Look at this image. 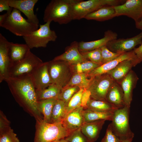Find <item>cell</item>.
Wrapping results in <instances>:
<instances>
[{
	"label": "cell",
	"mask_w": 142,
	"mask_h": 142,
	"mask_svg": "<svg viewBox=\"0 0 142 142\" xmlns=\"http://www.w3.org/2000/svg\"><path fill=\"white\" fill-rule=\"evenodd\" d=\"M6 82L15 100L24 110L36 121L43 120L38 108L36 90L30 76L10 78Z\"/></svg>",
	"instance_id": "1"
},
{
	"label": "cell",
	"mask_w": 142,
	"mask_h": 142,
	"mask_svg": "<svg viewBox=\"0 0 142 142\" xmlns=\"http://www.w3.org/2000/svg\"><path fill=\"white\" fill-rule=\"evenodd\" d=\"M73 0H52L46 7L43 19L44 22L54 21L60 24H66L73 20Z\"/></svg>",
	"instance_id": "2"
},
{
	"label": "cell",
	"mask_w": 142,
	"mask_h": 142,
	"mask_svg": "<svg viewBox=\"0 0 142 142\" xmlns=\"http://www.w3.org/2000/svg\"><path fill=\"white\" fill-rule=\"evenodd\" d=\"M36 121L34 142H54L65 138L71 132L62 122L51 123L43 120Z\"/></svg>",
	"instance_id": "3"
},
{
	"label": "cell",
	"mask_w": 142,
	"mask_h": 142,
	"mask_svg": "<svg viewBox=\"0 0 142 142\" xmlns=\"http://www.w3.org/2000/svg\"><path fill=\"white\" fill-rule=\"evenodd\" d=\"M7 13V16L0 26L14 35L23 37L27 36L38 29L39 24L26 19L18 9L13 8L11 12Z\"/></svg>",
	"instance_id": "4"
},
{
	"label": "cell",
	"mask_w": 142,
	"mask_h": 142,
	"mask_svg": "<svg viewBox=\"0 0 142 142\" xmlns=\"http://www.w3.org/2000/svg\"><path fill=\"white\" fill-rule=\"evenodd\" d=\"M122 0H73L72 4L73 20L84 18L88 14L103 7L115 6L122 4Z\"/></svg>",
	"instance_id": "5"
},
{
	"label": "cell",
	"mask_w": 142,
	"mask_h": 142,
	"mask_svg": "<svg viewBox=\"0 0 142 142\" xmlns=\"http://www.w3.org/2000/svg\"><path fill=\"white\" fill-rule=\"evenodd\" d=\"M130 107L126 106L116 109L113 112L112 122L109 125L120 141L133 138L134 136L130 127Z\"/></svg>",
	"instance_id": "6"
},
{
	"label": "cell",
	"mask_w": 142,
	"mask_h": 142,
	"mask_svg": "<svg viewBox=\"0 0 142 142\" xmlns=\"http://www.w3.org/2000/svg\"><path fill=\"white\" fill-rule=\"evenodd\" d=\"M51 22L48 21L40 24L39 28L29 35L23 37L26 44L30 49L46 47L50 41H55L57 37L56 32L50 29Z\"/></svg>",
	"instance_id": "7"
},
{
	"label": "cell",
	"mask_w": 142,
	"mask_h": 142,
	"mask_svg": "<svg viewBox=\"0 0 142 142\" xmlns=\"http://www.w3.org/2000/svg\"><path fill=\"white\" fill-rule=\"evenodd\" d=\"M43 63L39 58L30 50L23 59L11 66L9 72V78L30 76Z\"/></svg>",
	"instance_id": "8"
},
{
	"label": "cell",
	"mask_w": 142,
	"mask_h": 142,
	"mask_svg": "<svg viewBox=\"0 0 142 142\" xmlns=\"http://www.w3.org/2000/svg\"><path fill=\"white\" fill-rule=\"evenodd\" d=\"M48 70L52 83L65 87L73 74L71 65L66 62L53 60L48 62Z\"/></svg>",
	"instance_id": "9"
},
{
	"label": "cell",
	"mask_w": 142,
	"mask_h": 142,
	"mask_svg": "<svg viewBox=\"0 0 142 142\" xmlns=\"http://www.w3.org/2000/svg\"><path fill=\"white\" fill-rule=\"evenodd\" d=\"M91 78L92 80L87 89L91 93V98L105 100L108 92L114 81L108 73Z\"/></svg>",
	"instance_id": "10"
},
{
	"label": "cell",
	"mask_w": 142,
	"mask_h": 142,
	"mask_svg": "<svg viewBox=\"0 0 142 142\" xmlns=\"http://www.w3.org/2000/svg\"><path fill=\"white\" fill-rule=\"evenodd\" d=\"M116 16H125L133 19L135 23L142 18V0H127L123 4L114 6Z\"/></svg>",
	"instance_id": "11"
},
{
	"label": "cell",
	"mask_w": 142,
	"mask_h": 142,
	"mask_svg": "<svg viewBox=\"0 0 142 142\" xmlns=\"http://www.w3.org/2000/svg\"><path fill=\"white\" fill-rule=\"evenodd\" d=\"M142 44V31L130 38L113 40L109 42L106 46L113 52L122 54L132 50L136 46Z\"/></svg>",
	"instance_id": "12"
},
{
	"label": "cell",
	"mask_w": 142,
	"mask_h": 142,
	"mask_svg": "<svg viewBox=\"0 0 142 142\" xmlns=\"http://www.w3.org/2000/svg\"><path fill=\"white\" fill-rule=\"evenodd\" d=\"M9 42L0 33V82L9 78L11 63L8 55Z\"/></svg>",
	"instance_id": "13"
},
{
	"label": "cell",
	"mask_w": 142,
	"mask_h": 142,
	"mask_svg": "<svg viewBox=\"0 0 142 142\" xmlns=\"http://www.w3.org/2000/svg\"><path fill=\"white\" fill-rule=\"evenodd\" d=\"M30 77L36 90H43L52 84L48 72V62H43L33 72Z\"/></svg>",
	"instance_id": "14"
},
{
	"label": "cell",
	"mask_w": 142,
	"mask_h": 142,
	"mask_svg": "<svg viewBox=\"0 0 142 142\" xmlns=\"http://www.w3.org/2000/svg\"><path fill=\"white\" fill-rule=\"evenodd\" d=\"M38 0H8L9 5L22 12L30 22L39 24V20L34 8Z\"/></svg>",
	"instance_id": "15"
},
{
	"label": "cell",
	"mask_w": 142,
	"mask_h": 142,
	"mask_svg": "<svg viewBox=\"0 0 142 142\" xmlns=\"http://www.w3.org/2000/svg\"><path fill=\"white\" fill-rule=\"evenodd\" d=\"M139 58L133 50L123 53L116 59L102 64L89 73L90 78L107 73L115 68L120 63L125 60Z\"/></svg>",
	"instance_id": "16"
},
{
	"label": "cell",
	"mask_w": 142,
	"mask_h": 142,
	"mask_svg": "<svg viewBox=\"0 0 142 142\" xmlns=\"http://www.w3.org/2000/svg\"><path fill=\"white\" fill-rule=\"evenodd\" d=\"M84 111L80 106L67 113L62 122L63 126L70 132L81 128L85 122Z\"/></svg>",
	"instance_id": "17"
},
{
	"label": "cell",
	"mask_w": 142,
	"mask_h": 142,
	"mask_svg": "<svg viewBox=\"0 0 142 142\" xmlns=\"http://www.w3.org/2000/svg\"><path fill=\"white\" fill-rule=\"evenodd\" d=\"M141 62L142 60L139 58L125 60L121 62L107 73L115 82L120 84L131 70L132 68Z\"/></svg>",
	"instance_id": "18"
},
{
	"label": "cell",
	"mask_w": 142,
	"mask_h": 142,
	"mask_svg": "<svg viewBox=\"0 0 142 142\" xmlns=\"http://www.w3.org/2000/svg\"><path fill=\"white\" fill-rule=\"evenodd\" d=\"M53 60L64 61L70 65H75L87 60L79 51L78 43L77 41L72 42L64 53L55 57Z\"/></svg>",
	"instance_id": "19"
},
{
	"label": "cell",
	"mask_w": 142,
	"mask_h": 142,
	"mask_svg": "<svg viewBox=\"0 0 142 142\" xmlns=\"http://www.w3.org/2000/svg\"><path fill=\"white\" fill-rule=\"evenodd\" d=\"M138 80L136 73L131 70L120 83L124 93L125 106L130 108L133 99V90Z\"/></svg>",
	"instance_id": "20"
},
{
	"label": "cell",
	"mask_w": 142,
	"mask_h": 142,
	"mask_svg": "<svg viewBox=\"0 0 142 142\" xmlns=\"http://www.w3.org/2000/svg\"><path fill=\"white\" fill-rule=\"evenodd\" d=\"M117 34L111 30L105 33L103 38L95 40L90 42L82 41L78 43V48L81 53L86 52L100 48L106 45L110 41L117 39Z\"/></svg>",
	"instance_id": "21"
},
{
	"label": "cell",
	"mask_w": 142,
	"mask_h": 142,
	"mask_svg": "<svg viewBox=\"0 0 142 142\" xmlns=\"http://www.w3.org/2000/svg\"><path fill=\"white\" fill-rule=\"evenodd\" d=\"M123 90L118 83L114 82L106 94L105 100L116 109L124 106Z\"/></svg>",
	"instance_id": "22"
},
{
	"label": "cell",
	"mask_w": 142,
	"mask_h": 142,
	"mask_svg": "<svg viewBox=\"0 0 142 142\" xmlns=\"http://www.w3.org/2000/svg\"><path fill=\"white\" fill-rule=\"evenodd\" d=\"M30 51V49L26 44L14 43L9 42L8 55L11 66L23 59Z\"/></svg>",
	"instance_id": "23"
},
{
	"label": "cell",
	"mask_w": 142,
	"mask_h": 142,
	"mask_svg": "<svg viewBox=\"0 0 142 142\" xmlns=\"http://www.w3.org/2000/svg\"><path fill=\"white\" fill-rule=\"evenodd\" d=\"M105 120H101L85 122L81 128L82 133L91 142H94L98 138Z\"/></svg>",
	"instance_id": "24"
},
{
	"label": "cell",
	"mask_w": 142,
	"mask_h": 142,
	"mask_svg": "<svg viewBox=\"0 0 142 142\" xmlns=\"http://www.w3.org/2000/svg\"><path fill=\"white\" fill-rule=\"evenodd\" d=\"M116 17V11L114 6H106L88 14L84 18L88 20L103 21Z\"/></svg>",
	"instance_id": "25"
},
{
	"label": "cell",
	"mask_w": 142,
	"mask_h": 142,
	"mask_svg": "<svg viewBox=\"0 0 142 142\" xmlns=\"http://www.w3.org/2000/svg\"><path fill=\"white\" fill-rule=\"evenodd\" d=\"M59 99L53 98L38 101V109L43 116V120L50 123L53 106Z\"/></svg>",
	"instance_id": "26"
},
{
	"label": "cell",
	"mask_w": 142,
	"mask_h": 142,
	"mask_svg": "<svg viewBox=\"0 0 142 142\" xmlns=\"http://www.w3.org/2000/svg\"><path fill=\"white\" fill-rule=\"evenodd\" d=\"M62 88L59 86L52 83L43 90H36L38 100L53 98L59 99Z\"/></svg>",
	"instance_id": "27"
},
{
	"label": "cell",
	"mask_w": 142,
	"mask_h": 142,
	"mask_svg": "<svg viewBox=\"0 0 142 142\" xmlns=\"http://www.w3.org/2000/svg\"><path fill=\"white\" fill-rule=\"evenodd\" d=\"M92 79V78L89 77L88 74L74 73L65 87L76 86L87 89Z\"/></svg>",
	"instance_id": "28"
},
{
	"label": "cell",
	"mask_w": 142,
	"mask_h": 142,
	"mask_svg": "<svg viewBox=\"0 0 142 142\" xmlns=\"http://www.w3.org/2000/svg\"><path fill=\"white\" fill-rule=\"evenodd\" d=\"M87 109L104 112H114L117 109L106 100H96L91 98L87 103Z\"/></svg>",
	"instance_id": "29"
},
{
	"label": "cell",
	"mask_w": 142,
	"mask_h": 142,
	"mask_svg": "<svg viewBox=\"0 0 142 142\" xmlns=\"http://www.w3.org/2000/svg\"><path fill=\"white\" fill-rule=\"evenodd\" d=\"M113 112H100L88 109H84L85 121L88 122L101 120L111 121Z\"/></svg>",
	"instance_id": "30"
},
{
	"label": "cell",
	"mask_w": 142,
	"mask_h": 142,
	"mask_svg": "<svg viewBox=\"0 0 142 142\" xmlns=\"http://www.w3.org/2000/svg\"><path fill=\"white\" fill-rule=\"evenodd\" d=\"M66 114L65 103L58 99L53 106L50 123L62 122Z\"/></svg>",
	"instance_id": "31"
},
{
	"label": "cell",
	"mask_w": 142,
	"mask_h": 142,
	"mask_svg": "<svg viewBox=\"0 0 142 142\" xmlns=\"http://www.w3.org/2000/svg\"><path fill=\"white\" fill-rule=\"evenodd\" d=\"M100 65L87 60L82 63L70 65L73 73L88 74Z\"/></svg>",
	"instance_id": "32"
},
{
	"label": "cell",
	"mask_w": 142,
	"mask_h": 142,
	"mask_svg": "<svg viewBox=\"0 0 142 142\" xmlns=\"http://www.w3.org/2000/svg\"><path fill=\"white\" fill-rule=\"evenodd\" d=\"M84 89L83 88H80L79 90L74 95L66 105L67 114L81 106V97Z\"/></svg>",
	"instance_id": "33"
},
{
	"label": "cell",
	"mask_w": 142,
	"mask_h": 142,
	"mask_svg": "<svg viewBox=\"0 0 142 142\" xmlns=\"http://www.w3.org/2000/svg\"><path fill=\"white\" fill-rule=\"evenodd\" d=\"M80 88L76 86H69L63 88L59 99L63 101L66 105L74 95L79 90Z\"/></svg>",
	"instance_id": "34"
},
{
	"label": "cell",
	"mask_w": 142,
	"mask_h": 142,
	"mask_svg": "<svg viewBox=\"0 0 142 142\" xmlns=\"http://www.w3.org/2000/svg\"><path fill=\"white\" fill-rule=\"evenodd\" d=\"M81 53L87 60L100 65L103 64L100 48L91 51Z\"/></svg>",
	"instance_id": "35"
},
{
	"label": "cell",
	"mask_w": 142,
	"mask_h": 142,
	"mask_svg": "<svg viewBox=\"0 0 142 142\" xmlns=\"http://www.w3.org/2000/svg\"><path fill=\"white\" fill-rule=\"evenodd\" d=\"M65 139L68 142H91L82 133L81 128L71 132Z\"/></svg>",
	"instance_id": "36"
},
{
	"label": "cell",
	"mask_w": 142,
	"mask_h": 142,
	"mask_svg": "<svg viewBox=\"0 0 142 142\" xmlns=\"http://www.w3.org/2000/svg\"><path fill=\"white\" fill-rule=\"evenodd\" d=\"M100 49L103 64L114 60L122 54L111 51L107 48L106 45L102 47Z\"/></svg>",
	"instance_id": "37"
},
{
	"label": "cell",
	"mask_w": 142,
	"mask_h": 142,
	"mask_svg": "<svg viewBox=\"0 0 142 142\" xmlns=\"http://www.w3.org/2000/svg\"><path fill=\"white\" fill-rule=\"evenodd\" d=\"M0 142H20L17 134L10 127L6 130L0 133Z\"/></svg>",
	"instance_id": "38"
},
{
	"label": "cell",
	"mask_w": 142,
	"mask_h": 142,
	"mask_svg": "<svg viewBox=\"0 0 142 142\" xmlns=\"http://www.w3.org/2000/svg\"><path fill=\"white\" fill-rule=\"evenodd\" d=\"M120 139L115 135L109 125L105 135L101 142H120Z\"/></svg>",
	"instance_id": "39"
},
{
	"label": "cell",
	"mask_w": 142,
	"mask_h": 142,
	"mask_svg": "<svg viewBox=\"0 0 142 142\" xmlns=\"http://www.w3.org/2000/svg\"><path fill=\"white\" fill-rule=\"evenodd\" d=\"M10 122L2 111H0V133L10 128Z\"/></svg>",
	"instance_id": "40"
},
{
	"label": "cell",
	"mask_w": 142,
	"mask_h": 142,
	"mask_svg": "<svg viewBox=\"0 0 142 142\" xmlns=\"http://www.w3.org/2000/svg\"><path fill=\"white\" fill-rule=\"evenodd\" d=\"M91 93L87 89H84L82 94L81 100V106L84 109L87 108V103L91 97Z\"/></svg>",
	"instance_id": "41"
},
{
	"label": "cell",
	"mask_w": 142,
	"mask_h": 142,
	"mask_svg": "<svg viewBox=\"0 0 142 142\" xmlns=\"http://www.w3.org/2000/svg\"><path fill=\"white\" fill-rule=\"evenodd\" d=\"M13 8L9 5L8 0H0V12L6 11L7 12H11Z\"/></svg>",
	"instance_id": "42"
},
{
	"label": "cell",
	"mask_w": 142,
	"mask_h": 142,
	"mask_svg": "<svg viewBox=\"0 0 142 142\" xmlns=\"http://www.w3.org/2000/svg\"><path fill=\"white\" fill-rule=\"evenodd\" d=\"M134 50L138 57L142 59V44L138 47L135 48Z\"/></svg>",
	"instance_id": "43"
},
{
	"label": "cell",
	"mask_w": 142,
	"mask_h": 142,
	"mask_svg": "<svg viewBox=\"0 0 142 142\" xmlns=\"http://www.w3.org/2000/svg\"><path fill=\"white\" fill-rule=\"evenodd\" d=\"M135 24L136 28L141 30L142 31V18L139 22Z\"/></svg>",
	"instance_id": "44"
},
{
	"label": "cell",
	"mask_w": 142,
	"mask_h": 142,
	"mask_svg": "<svg viewBox=\"0 0 142 142\" xmlns=\"http://www.w3.org/2000/svg\"><path fill=\"white\" fill-rule=\"evenodd\" d=\"M7 13L6 12L3 14L0 15V25L1 24L6 18Z\"/></svg>",
	"instance_id": "45"
},
{
	"label": "cell",
	"mask_w": 142,
	"mask_h": 142,
	"mask_svg": "<svg viewBox=\"0 0 142 142\" xmlns=\"http://www.w3.org/2000/svg\"><path fill=\"white\" fill-rule=\"evenodd\" d=\"M133 138H130L121 141L120 142H131Z\"/></svg>",
	"instance_id": "46"
},
{
	"label": "cell",
	"mask_w": 142,
	"mask_h": 142,
	"mask_svg": "<svg viewBox=\"0 0 142 142\" xmlns=\"http://www.w3.org/2000/svg\"><path fill=\"white\" fill-rule=\"evenodd\" d=\"M54 142H68L65 138L62 139Z\"/></svg>",
	"instance_id": "47"
}]
</instances>
